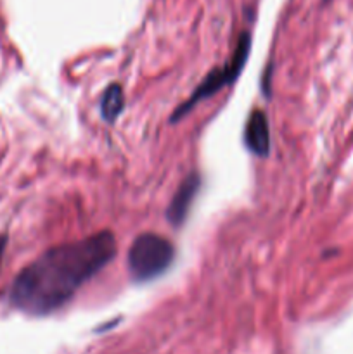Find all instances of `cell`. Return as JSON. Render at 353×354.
Returning <instances> with one entry per match:
<instances>
[{
  "mask_svg": "<svg viewBox=\"0 0 353 354\" xmlns=\"http://www.w3.org/2000/svg\"><path fill=\"white\" fill-rule=\"evenodd\" d=\"M116 254V239L99 232L82 241L55 245L24 266L14 279L9 303L31 317L61 310Z\"/></svg>",
  "mask_w": 353,
  "mask_h": 354,
  "instance_id": "6da1fadb",
  "label": "cell"
},
{
  "mask_svg": "<svg viewBox=\"0 0 353 354\" xmlns=\"http://www.w3.org/2000/svg\"><path fill=\"white\" fill-rule=\"evenodd\" d=\"M175 259V245L152 232L141 234L128 249L127 265L135 282H149L163 275Z\"/></svg>",
  "mask_w": 353,
  "mask_h": 354,
  "instance_id": "7a4b0ae2",
  "label": "cell"
},
{
  "mask_svg": "<svg viewBox=\"0 0 353 354\" xmlns=\"http://www.w3.org/2000/svg\"><path fill=\"white\" fill-rule=\"evenodd\" d=\"M249 50H251V35L246 31V33H242L241 38H239L234 54H232V57L228 59L227 64L211 69V71L204 76L203 82L197 85V88L190 93L189 99H187L183 104H180V106L173 111L170 121L175 123L176 120L185 116V114L189 113L196 104H199L201 100L208 99V97H211L213 93L220 92L221 88H225V86H228L230 83H234L235 78L241 75L246 61H248Z\"/></svg>",
  "mask_w": 353,
  "mask_h": 354,
  "instance_id": "3957f363",
  "label": "cell"
},
{
  "mask_svg": "<svg viewBox=\"0 0 353 354\" xmlns=\"http://www.w3.org/2000/svg\"><path fill=\"white\" fill-rule=\"evenodd\" d=\"M201 189V175L199 173H189L182 183L176 189L175 196L170 201V206L166 209V220L170 221L172 227H180L187 220L190 206L196 199L197 192Z\"/></svg>",
  "mask_w": 353,
  "mask_h": 354,
  "instance_id": "277c9868",
  "label": "cell"
},
{
  "mask_svg": "<svg viewBox=\"0 0 353 354\" xmlns=\"http://www.w3.org/2000/svg\"><path fill=\"white\" fill-rule=\"evenodd\" d=\"M244 144L256 156H266L270 151V128L266 114L255 109L248 118L244 128Z\"/></svg>",
  "mask_w": 353,
  "mask_h": 354,
  "instance_id": "5b68a950",
  "label": "cell"
},
{
  "mask_svg": "<svg viewBox=\"0 0 353 354\" xmlns=\"http://www.w3.org/2000/svg\"><path fill=\"white\" fill-rule=\"evenodd\" d=\"M125 109V95L120 83H113L106 88L100 99V116L106 123H114Z\"/></svg>",
  "mask_w": 353,
  "mask_h": 354,
  "instance_id": "8992f818",
  "label": "cell"
},
{
  "mask_svg": "<svg viewBox=\"0 0 353 354\" xmlns=\"http://www.w3.org/2000/svg\"><path fill=\"white\" fill-rule=\"evenodd\" d=\"M6 245H7V235H0V265H2V258H3V252H6Z\"/></svg>",
  "mask_w": 353,
  "mask_h": 354,
  "instance_id": "52a82bcc",
  "label": "cell"
}]
</instances>
